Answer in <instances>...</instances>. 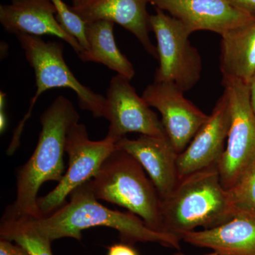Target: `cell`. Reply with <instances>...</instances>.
Wrapping results in <instances>:
<instances>
[{"mask_svg":"<svg viewBox=\"0 0 255 255\" xmlns=\"http://www.w3.org/2000/svg\"><path fill=\"white\" fill-rule=\"evenodd\" d=\"M117 148L127 151L137 159L153 183L161 201L169 197L179 181V153L168 137L140 135L136 139L122 137Z\"/></svg>","mask_w":255,"mask_h":255,"instance_id":"14","label":"cell"},{"mask_svg":"<svg viewBox=\"0 0 255 255\" xmlns=\"http://www.w3.org/2000/svg\"><path fill=\"white\" fill-rule=\"evenodd\" d=\"M87 1H89V0H78V4L76 5H73V6H77V5L83 4V3L86 2Z\"/></svg>","mask_w":255,"mask_h":255,"instance_id":"29","label":"cell"},{"mask_svg":"<svg viewBox=\"0 0 255 255\" xmlns=\"http://www.w3.org/2000/svg\"><path fill=\"white\" fill-rule=\"evenodd\" d=\"M235 7L255 17V0H227Z\"/></svg>","mask_w":255,"mask_h":255,"instance_id":"24","label":"cell"},{"mask_svg":"<svg viewBox=\"0 0 255 255\" xmlns=\"http://www.w3.org/2000/svg\"><path fill=\"white\" fill-rule=\"evenodd\" d=\"M6 96V95L4 92H0V111L4 110Z\"/></svg>","mask_w":255,"mask_h":255,"instance_id":"27","label":"cell"},{"mask_svg":"<svg viewBox=\"0 0 255 255\" xmlns=\"http://www.w3.org/2000/svg\"><path fill=\"white\" fill-rule=\"evenodd\" d=\"M107 255H139L132 245L122 243H116L108 248Z\"/></svg>","mask_w":255,"mask_h":255,"instance_id":"23","label":"cell"},{"mask_svg":"<svg viewBox=\"0 0 255 255\" xmlns=\"http://www.w3.org/2000/svg\"><path fill=\"white\" fill-rule=\"evenodd\" d=\"M147 3L148 0H89L71 9L86 23L100 20L118 23L136 37L146 52L157 58V47L149 37Z\"/></svg>","mask_w":255,"mask_h":255,"instance_id":"15","label":"cell"},{"mask_svg":"<svg viewBox=\"0 0 255 255\" xmlns=\"http://www.w3.org/2000/svg\"><path fill=\"white\" fill-rule=\"evenodd\" d=\"M90 184L98 200L125 208L150 229L162 233L160 197L141 164L127 151L116 148Z\"/></svg>","mask_w":255,"mask_h":255,"instance_id":"4","label":"cell"},{"mask_svg":"<svg viewBox=\"0 0 255 255\" xmlns=\"http://www.w3.org/2000/svg\"><path fill=\"white\" fill-rule=\"evenodd\" d=\"M90 180L76 188L70 194V201L52 214L38 219L26 217L31 226L51 242L63 238L80 241L85 230L107 227L118 231L122 243L132 246L136 243H158L180 250L181 240L175 235L152 231L130 211H115L101 204Z\"/></svg>","mask_w":255,"mask_h":255,"instance_id":"1","label":"cell"},{"mask_svg":"<svg viewBox=\"0 0 255 255\" xmlns=\"http://www.w3.org/2000/svg\"><path fill=\"white\" fill-rule=\"evenodd\" d=\"M228 191L233 206L238 211H255V159L238 182Z\"/></svg>","mask_w":255,"mask_h":255,"instance_id":"20","label":"cell"},{"mask_svg":"<svg viewBox=\"0 0 255 255\" xmlns=\"http://www.w3.org/2000/svg\"><path fill=\"white\" fill-rule=\"evenodd\" d=\"M0 255H31L22 246L8 240L0 239Z\"/></svg>","mask_w":255,"mask_h":255,"instance_id":"22","label":"cell"},{"mask_svg":"<svg viewBox=\"0 0 255 255\" xmlns=\"http://www.w3.org/2000/svg\"><path fill=\"white\" fill-rule=\"evenodd\" d=\"M79 119L73 102L63 95L58 96L41 114V131L36 149L17 171L16 200L7 206L2 217H43L37 204L38 191L45 182H59L63 178L67 135Z\"/></svg>","mask_w":255,"mask_h":255,"instance_id":"2","label":"cell"},{"mask_svg":"<svg viewBox=\"0 0 255 255\" xmlns=\"http://www.w3.org/2000/svg\"><path fill=\"white\" fill-rule=\"evenodd\" d=\"M6 124H7V119H6L4 110L0 111V131H1V133H2L6 129V125H7Z\"/></svg>","mask_w":255,"mask_h":255,"instance_id":"26","label":"cell"},{"mask_svg":"<svg viewBox=\"0 0 255 255\" xmlns=\"http://www.w3.org/2000/svg\"><path fill=\"white\" fill-rule=\"evenodd\" d=\"M114 23L100 20L87 23L86 36L89 50L83 62L103 64L118 75L131 80L135 75L133 65L119 49L114 36Z\"/></svg>","mask_w":255,"mask_h":255,"instance_id":"18","label":"cell"},{"mask_svg":"<svg viewBox=\"0 0 255 255\" xmlns=\"http://www.w3.org/2000/svg\"><path fill=\"white\" fill-rule=\"evenodd\" d=\"M249 87L250 100H251L252 110H253L255 115V75L252 78L251 82H249Z\"/></svg>","mask_w":255,"mask_h":255,"instance_id":"25","label":"cell"},{"mask_svg":"<svg viewBox=\"0 0 255 255\" xmlns=\"http://www.w3.org/2000/svg\"><path fill=\"white\" fill-rule=\"evenodd\" d=\"M130 81L120 75L111 80L105 97L103 117L110 122L107 136L117 142L128 132L167 137L162 121L137 95Z\"/></svg>","mask_w":255,"mask_h":255,"instance_id":"9","label":"cell"},{"mask_svg":"<svg viewBox=\"0 0 255 255\" xmlns=\"http://www.w3.org/2000/svg\"><path fill=\"white\" fill-rule=\"evenodd\" d=\"M28 63L34 70L36 91L31 100L29 110L15 129L10 145L19 146L20 137L26 121L31 117L35 104L43 92L54 88H69L78 96L82 110L89 111L95 118L104 117L105 97L96 93L90 87L78 81L65 63L63 43L45 41L40 36L28 34L16 35Z\"/></svg>","mask_w":255,"mask_h":255,"instance_id":"5","label":"cell"},{"mask_svg":"<svg viewBox=\"0 0 255 255\" xmlns=\"http://www.w3.org/2000/svg\"><path fill=\"white\" fill-rule=\"evenodd\" d=\"M150 25L157 39L159 61L155 81L173 82L183 92L189 91L200 80L202 71L201 55L189 40L190 31L158 8L150 15Z\"/></svg>","mask_w":255,"mask_h":255,"instance_id":"6","label":"cell"},{"mask_svg":"<svg viewBox=\"0 0 255 255\" xmlns=\"http://www.w3.org/2000/svg\"><path fill=\"white\" fill-rule=\"evenodd\" d=\"M184 93L173 82L154 81L142 95L146 103L160 113L167 137L179 154L187 148L209 117L188 100Z\"/></svg>","mask_w":255,"mask_h":255,"instance_id":"10","label":"cell"},{"mask_svg":"<svg viewBox=\"0 0 255 255\" xmlns=\"http://www.w3.org/2000/svg\"><path fill=\"white\" fill-rule=\"evenodd\" d=\"M51 1L56 8L57 19L59 21L64 30L79 42L80 46L85 50V53H84L85 55L89 50V45L86 36L87 23L78 14L72 10L71 7H69L63 0H51Z\"/></svg>","mask_w":255,"mask_h":255,"instance_id":"21","label":"cell"},{"mask_svg":"<svg viewBox=\"0 0 255 255\" xmlns=\"http://www.w3.org/2000/svg\"><path fill=\"white\" fill-rule=\"evenodd\" d=\"M181 241L222 255H255V211L238 210L218 227L179 235Z\"/></svg>","mask_w":255,"mask_h":255,"instance_id":"16","label":"cell"},{"mask_svg":"<svg viewBox=\"0 0 255 255\" xmlns=\"http://www.w3.org/2000/svg\"><path fill=\"white\" fill-rule=\"evenodd\" d=\"M229 100L231 126L226 148L217 167L223 187L229 190L255 159V115L250 100L249 84L223 79Z\"/></svg>","mask_w":255,"mask_h":255,"instance_id":"7","label":"cell"},{"mask_svg":"<svg viewBox=\"0 0 255 255\" xmlns=\"http://www.w3.org/2000/svg\"><path fill=\"white\" fill-rule=\"evenodd\" d=\"M0 238L17 243L31 255H53L52 242L38 233L24 216L1 218Z\"/></svg>","mask_w":255,"mask_h":255,"instance_id":"19","label":"cell"},{"mask_svg":"<svg viewBox=\"0 0 255 255\" xmlns=\"http://www.w3.org/2000/svg\"><path fill=\"white\" fill-rule=\"evenodd\" d=\"M231 126V110L223 91L205 124L177 159L179 179L198 171L217 166L226 148Z\"/></svg>","mask_w":255,"mask_h":255,"instance_id":"12","label":"cell"},{"mask_svg":"<svg viewBox=\"0 0 255 255\" xmlns=\"http://www.w3.org/2000/svg\"><path fill=\"white\" fill-rule=\"evenodd\" d=\"M56 14V8L51 0H11L9 4L0 5V23L7 33L15 36L58 37L68 43L81 58L85 50L62 27Z\"/></svg>","mask_w":255,"mask_h":255,"instance_id":"13","label":"cell"},{"mask_svg":"<svg viewBox=\"0 0 255 255\" xmlns=\"http://www.w3.org/2000/svg\"><path fill=\"white\" fill-rule=\"evenodd\" d=\"M73 5H76L78 4V0H73Z\"/></svg>","mask_w":255,"mask_h":255,"instance_id":"30","label":"cell"},{"mask_svg":"<svg viewBox=\"0 0 255 255\" xmlns=\"http://www.w3.org/2000/svg\"><path fill=\"white\" fill-rule=\"evenodd\" d=\"M174 255H189L184 254V253H181V252H178V253H175V254H174ZM220 255V254H219V253H215V252H214V253H211V254H207V255Z\"/></svg>","mask_w":255,"mask_h":255,"instance_id":"28","label":"cell"},{"mask_svg":"<svg viewBox=\"0 0 255 255\" xmlns=\"http://www.w3.org/2000/svg\"><path fill=\"white\" fill-rule=\"evenodd\" d=\"M148 2L182 21L191 33L209 31L222 36L255 21V16L235 7L227 0H148Z\"/></svg>","mask_w":255,"mask_h":255,"instance_id":"11","label":"cell"},{"mask_svg":"<svg viewBox=\"0 0 255 255\" xmlns=\"http://www.w3.org/2000/svg\"><path fill=\"white\" fill-rule=\"evenodd\" d=\"M228 191L223 187L217 166L179 179L169 197L162 201V231L179 236L218 227L237 214Z\"/></svg>","mask_w":255,"mask_h":255,"instance_id":"3","label":"cell"},{"mask_svg":"<svg viewBox=\"0 0 255 255\" xmlns=\"http://www.w3.org/2000/svg\"><path fill=\"white\" fill-rule=\"evenodd\" d=\"M117 142L107 135L98 141L90 140L84 124L77 123L71 127L65 148L69 157L68 169L58 185L37 201L43 217L63 206L76 188L95 177L106 158L117 148Z\"/></svg>","mask_w":255,"mask_h":255,"instance_id":"8","label":"cell"},{"mask_svg":"<svg viewBox=\"0 0 255 255\" xmlns=\"http://www.w3.org/2000/svg\"><path fill=\"white\" fill-rule=\"evenodd\" d=\"M221 37L220 69L223 79L249 84L255 75V21Z\"/></svg>","mask_w":255,"mask_h":255,"instance_id":"17","label":"cell"}]
</instances>
